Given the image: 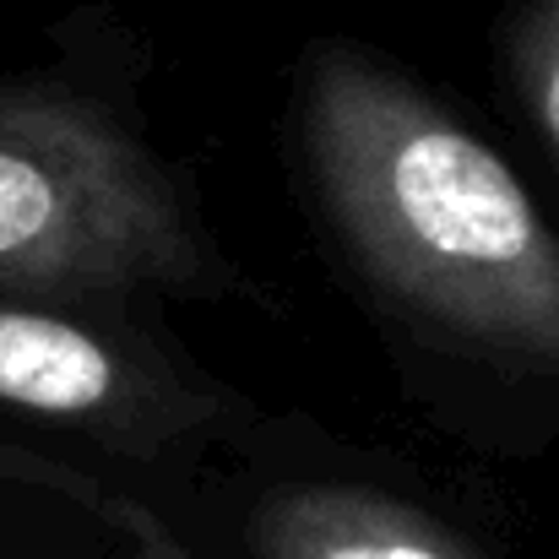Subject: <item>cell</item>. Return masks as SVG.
<instances>
[{
	"mask_svg": "<svg viewBox=\"0 0 559 559\" xmlns=\"http://www.w3.org/2000/svg\"><path fill=\"white\" fill-rule=\"evenodd\" d=\"M294 164L396 348L506 391H559V234L429 87L354 38L305 44Z\"/></svg>",
	"mask_w": 559,
	"mask_h": 559,
	"instance_id": "obj_1",
	"label": "cell"
},
{
	"mask_svg": "<svg viewBox=\"0 0 559 559\" xmlns=\"http://www.w3.org/2000/svg\"><path fill=\"white\" fill-rule=\"evenodd\" d=\"M0 294L223 299L239 272L186 175L93 87L0 76Z\"/></svg>",
	"mask_w": 559,
	"mask_h": 559,
	"instance_id": "obj_2",
	"label": "cell"
},
{
	"mask_svg": "<svg viewBox=\"0 0 559 559\" xmlns=\"http://www.w3.org/2000/svg\"><path fill=\"white\" fill-rule=\"evenodd\" d=\"M0 413L109 451L158 456L250 418L245 396L195 370L126 305L0 294Z\"/></svg>",
	"mask_w": 559,
	"mask_h": 559,
	"instance_id": "obj_3",
	"label": "cell"
},
{
	"mask_svg": "<svg viewBox=\"0 0 559 559\" xmlns=\"http://www.w3.org/2000/svg\"><path fill=\"white\" fill-rule=\"evenodd\" d=\"M261 559H478L445 522L374 489H283L255 511Z\"/></svg>",
	"mask_w": 559,
	"mask_h": 559,
	"instance_id": "obj_4",
	"label": "cell"
},
{
	"mask_svg": "<svg viewBox=\"0 0 559 559\" xmlns=\"http://www.w3.org/2000/svg\"><path fill=\"white\" fill-rule=\"evenodd\" d=\"M495 44L522 115L559 164V0H511Z\"/></svg>",
	"mask_w": 559,
	"mask_h": 559,
	"instance_id": "obj_5",
	"label": "cell"
}]
</instances>
